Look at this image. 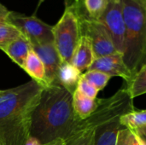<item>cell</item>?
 Returning a JSON list of instances; mask_svg holds the SVG:
<instances>
[{
  "label": "cell",
  "instance_id": "cell-6",
  "mask_svg": "<svg viewBox=\"0 0 146 145\" xmlns=\"http://www.w3.org/2000/svg\"><path fill=\"white\" fill-rule=\"evenodd\" d=\"M6 21L16 26L31 44L54 43L53 26L44 23L35 15L25 16L9 12Z\"/></svg>",
  "mask_w": 146,
  "mask_h": 145
},
{
  "label": "cell",
  "instance_id": "cell-12",
  "mask_svg": "<svg viewBox=\"0 0 146 145\" xmlns=\"http://www.w3.org/2000/svg\"><path fill=\"white\" fill-rule=\"evenodd\" d=\"M32 50V44L30 41L21 35L11 43H9L3 51L19 67L22 68L24 62L28 56V53Z\"/></svg>",
  "mask_w": 146,
  "mask_h": 145
},
{
  "label": "cell",
  "instance_id": "cell-4",
  "mask_svg": "<svg viewBox=\"0 0 146 145\" xmlns=\"http://www.w3.org/2000/svg\"><path fill=\"white\" fill-rule=\"evenodd\" d=\"M64 12L53 26L54 44L62 62H70L81 38L80 21L73 0H65Z\"/></svg>",
  "mask_w": 146,
  "mask_h": 145
},
{
  "label": "cell",
  "instance_id": "cell-13",
  "mask_svg": "<svg viewBox=\"0 0 146 145\" xmlns=\"http://www.w3.org/2000/svg\"><path fill=\"white\" fill-rule=\"evenodd\" d=\"M82 73L70 62H62L59 68L55 84L60 85L71 93L77 89L79 80Z\"/></svg>",
  "mask_w": 146,
  "mask_h": 145
},
{
  "label": "cell",
  "instance_id": "cell-26",
  "mask_svg": "<svg viewBox=\"0 0 146 145\" xmlns=\"http://www.w3.org/2000/svg\"><path fill=\"white\" fill-rule=\"evenodd\" d=\"M26 145H43L36 138H33V137H30L28 139H27V143H26Z\"/></svg>",
  "mask_w": 146,
  "mask_h": 145
},
{
  "label": "cell",
  "instance_id": "cell-27",
  "mask_svg": "<svg viewBox=\"0 0 146 145\" xmlns=\"http://www.w3.org/2000/svg\"><path fill=\"white\" fill-rule=\"evenodd\" d=\"M66 143L63 139H57L56 141H53L51 143H49L47 144H44V145H65Z\"/></svg>",
  "mask_w": 146,
  "mask_h": 145
},
{
  "label": "cell",
  "instance_id": "cell-11",
  "mask_svg": "<svg viewBox=\"0 0 146 145\" xmlns=\"http://www.w3.org/2000/svg\"><path fill=\"white\" fill-rule=\"evenodd\" d=\"M120 118L114 119L96 130L93 145H116L119 132L126 128L121 124Z\"/></svg>",
  "mask_w": 146,
  "mask_h": 145
},
{
  "label": "cell",
  "instance_id": "cell-1",
  "mask_svg": "<svg viewBox=\"0 0 146 145\" xmlns=\"http://www.w3.org/2000/svg\"><path fill=\"white\" fill-rule=\"evenodd\" d=\"M81 120L73 107V93L57 84L43 88L31 123V136L42 144L57 139L65 142L74 133Z\"/></svg>",
  "mask_w": 146,
  "mask_h": 145
},
{
  "label": "cell",
  "instance_id": "cell-16",
  "mask_svg": "<svg viewBox=\"0 0 146 145\" xmlns=\"http://www.w3.org/2000/svg\"><path fill=\"white\" fill-rule=\"evenodd\" d=\"M127 89L133 99L146 93V64L133 77L129 83H127Z\"/></svg>",
  "mask_w": 146,
  "mask_h": 145
},
{
  "label": "cell",
  "instance_id": "cell-15",
  "mask_svg": "<svg viewBox=\"0 0 146 145\" xmlns=\"http://www.w3.org/2000/svg\"><path fill=\"white\" fill-rule=\"evenodd\" d=\"M98 104V98L92 99L83 94L78 90L73 93V107L75 115L80 119L85 120L88 118L97 109Z\"/></svg>",
  "mask_w": 146,
  "mask_h": 145
},
{
  "label": "cell",
  "instance_id": "cell-2",
  "mask_svg": "<svg viewBox=\"0 0 146 145\" xmlns=\"http://www.w3.org/2000/svg\"><path fill=\"white\" fill-rule=\"evenodd\" d=\"M43 86L34 80L0 92V145H26Z\"/></svg>",
  "mask_w": 146,
  "mask_h": 145
},
{
  "label": "cell",
  "instance_id": "cell-22",
  "mask_svg": "<svg viewBox=\"0 0 146 145\" xmlns=\"http://www.w3.org/2000/svg\"><path fill=\"white\" fill-rule=\"evenodd\" d=\"M76 90H78L84 96L92 99H96L98 93V90L91 83H89L87 80H86L82 76L80 77L79 80Z\"/></svg>",
  "mask_w": 146,
  "mask_h": 145
},
{
  "label": "cell",
  "instance_id": "cell-21",
  "mask_svg": "<svg viewBox=\"0 0 146 145\" xmlns=\"http://www.w3.org/2000/svg\"><path fill=\"white\" fill-rule=\"evenodd\" d=\"M96 130L83 131L67 140L65 145H93Z\"/></svg>",
  "mask_w": 146,
  "mask_h": 145
},
{
  "label": "cell",
  "instance_id": "cell-17",
  "mask_svg": "<svg viewBox=\"0 0 146 145\" xmlns=\"http://www.w3.org/2000/svg\"><path fill=\"white\" fill-rule=\"evenodd\" d=\"M121 124L130 130H136L146 126V109L141 111H132L120 118Z\"/></svg>",
  "mask_w": 146,
  "mask_h": 145
},
{
  "label": "cell",
  "instance_id": "cell-23",
  "mask_svg": "<svg viewBox=\"0 0 146 145\" xmlns=\"http://www.w3.org/2000/svg\"><path fill=\"white\" fill-rule=\"evenodd\" d=\"M128 145H145V144L135 131L130 130L128 135Z\"/></svg>",
  "mask_w": 146,
  "mask_h": 145
},
{
  "label": "cell",
  "instance_id": "cell-24",
  "mask_svg": "<svg viewBox=\"0 0 146 145\" xmlns=\"http://www.w3.org/2000/svg\"><path fill=\"white\" fill-rule=\"evenodd\" d=\"M130 130L127 128H124L121 130L118 133L116 145H128V135Z\"/></svg>",
  "mask_w": 146,
  "mask_h": 145
},
{
  "label": "cell",
  "instance_id": "cell-32",
  "mask_svg": "<svg viewBox=\"0 0 146 145\" xmlns=\"http://www.w3.org/2000/svg\"><path fill=\"white\" fill-rule=\"evenodd\" d=\"M1 91H2V90H0V92H1Z\"/></svg>",
  "mask_w": 146,
  "mask_h": 145
},
{
  "label": "cell",
  "instance_id": "cell-31",
  "mask_svg": "<svg viewBox=\"0 0 146 145\" xmlns=\"http://www.w3.org/2000/svg\"><path fill=\"white\" fill-rule=\"evenodd\" d=\"M4 22H6V21H3V20H1V19H0V26H1L2 24H3Z\"/></svg>",
  "mask_w": 146,
  "mask_h": 145
},
{
  "label": "cell",
  "instance_id": "cell-29",
  "mask_svg": "<svg viewBox=\"0 0 146 145\" xmlns=\"http://www.w3.org/2000/svg\"><path fill=\"white\" fill-rule=\"evenodd\" d=\"M135 131H137V132H142V133H146V126L141 127V128H139V129H136Z\"/></svg>",
  "mask_w": 146,
  "mask_h": 145
},
{
  "label": "cell",
  "instance_id": "cell-9",
  "mask_svg": "<svg viewBox=\"0 0 146 145\" xmlns=\"http://www.w3.org/2000/svg\"><path fill=\"white\" fill-rule=\"evenodd\" d=\"M32 49L44 66L47 86L55 84L59 68L62 62L54 43L32 44Z\"/></svg>",
  "mask_w": 146,
  "mask_h": 145
},
{
  "label": "cell",
  "instance_id": "cell-3",
  "mask_svg": "<svg viewBox=\"0 0 146 145\" xmlns=\"http://www.w3.org/2000/svg\"><path fill=\"white\" fill-rule=\"evenodd\" d=\"M125 21L123 59L133 77L146 64V0H122Z\"/></svg>",
  "mask_w": 146,
  "mask_h": 145
},
{
  "label": "cell",
  "instance_id": "cell-8",
  "mask_svg": "<svg viewBox=\"0 0 146 145\" xmlns=\"http://www.w3.org/2000/svg\"><path fill=\"white\" fill-rule=\"evenodd\" d=\"M91 70L103 72L110 77H121L126 83H129L133 79V74L124 62L123 54L120 52L96 58L87 71Z\"/></svg>",
  "mask_w": 146,
  "mask_h": 145
},
{
  "label": "cell",
  "instance_id": "cell-19",
  "mask_svg": "<svg viewBox=\"0 0 146 145\" xmlns=\"http://www.w3.org/2000/svg\"><path fill=\"white\" fill-rule=\"evenodd\" d=\"M110 0H82L85 9L88 15L95 20H98L108 7Z\"/></svg>",
  "mask_w": 146,
  "mask_h": 145
},
{
  "label": "cell",
  "instance_id": "cell-25",
  "mask_svg": "<svg viewBox=\"0 0 146 145\" xmlns=\"http://www.w3.org/2000/svg\"><path fill=\"white\" fill-rule=\"evenodd\" d=\"M10 11H9L5 7H3L2 4H0V19L1 20H3V21H6L7 20V17L9 15Z\"/></svg>",
  "mask_w": 146,
  "mask_h": 145
},
{
  "label": "cell",
  "instance_id": "cell-7",
  "mask_svg": "<svg viewBox=\"0 0 146 145\" xmlns=\"http://www.w3.org/2000/svg\"><path fill=\"white\" fill-rule=\"evenodd\" d=\"M98 21L109 32L116 50L124 52L125 48V21L122 0H110L109 4Z\"/></svg>",
  "mask_w": 146,
  "mask_h": 145
},
{
  "label": "cell",
  "instance_id": "cell-20",
  "mask_svg": "<svg viewBox=\"0 0 146 145\" xmlns=\"http://www.w3.org/2000/svg\"><path fill=\"white\" fill-rule=\"evenodd\" d=\"M81 76L92 85H94L98 90V91L103 90L107 85L109 80L111 78L109 74L96 70L86 71L85 73H82Z\"/></svg>",
  "mask_w": 146,
  "mask_h": 145
},
{
  "label": "cell",
  "instance_id": "cell-5",
  "mask_svg": "<svg viewBox=\"0 0 146 145\" xmlns=\"http://www.w3.org/2000/svg\"><path fill=\"white\" fill-rule=\"evenodd\" d=\"M80 21L81 35L86 36L92 45L95 59L118 52L104 26L91 18L85 9L82 0H73Z\"/></svg>",
  "mask_w": 146,
  "mask_h": 145
},
{
  "label": "cell",
  "instance_id": "cell-18",
  "mask_svg": "<svg viewBox=\"0 0 146 145\" xmlns=\"http://www.w3.org/2000/svg\"><path fill=\"white\" fill-rule=\"evenodd\" d=\"M21 31L14 25L4 22L0 26V50H3L9 43L21 36Z\"/></svg>",
  "mask_w": 146,
  "mask_h": 145
},
{
  "label": "cell",
  "instance_id": "cell-28",
  "mask_svg": "<svg viewBox=\"0 0 146 145\" xmlns=\"http://www.w3.org/2000/svg\"><path fill=\"white\" fill-rule=\"evenodd\" d=\"M133 131H135V130H133ZM136 132H137V134L142 138V140L145 142V144L146 145V133H142V132H137V131H135Z\"/></svg>",
  "mask_w": 146,
  "mask_h": 145
},
{
  "label": "cell",
  "instance_id": "cell-14",
  "mask_svg": "<svg viewBox=\"0 0 146 145\" xmlns=\"http://www.w3.org/2000/svg\"><path fill=\"white\" fill-rule=\"evenodd\" d=\"M22 69L25 70V72L32 78L33 80L36 81L43 87L47 86L44 66L33 49L28 53Z\"/></svg>",
  "mask_w": 146,
  "mask_h": 145
},
{
  "label": "cell",
  "instance_id": "cell-10",
  "mask_svg": "<svg viewBox=\"0 0 146 145\" xmlns=\"http://www.w3.org/2000/svg\"><path fill=\"white\" fill-rule=\"evenodd\" d=\"M95 60V56L91 41L86 36L81 35L78 46L74 53L71 63L82 73L88 70L90 66Z\"/></svg>",
  "mask_w": 146,
  "mask_h": 145
},
{
  "label": "cell",
  "instance_id": "cell-30",
  "mask_svg": "<svg viewBox=\"0 0 146 145\" xmlns=\"http://www.w3.org/2000/svg\"><path fill=\"white\" fill-rule=\"evenodd\" d=\"M44 1H45V0H39V1H38V7H37V9H38V7L41 5V3H42Z\"/></svg>",
  "mask_w": 146,
  "mask_h": 145
}]
</instances>
